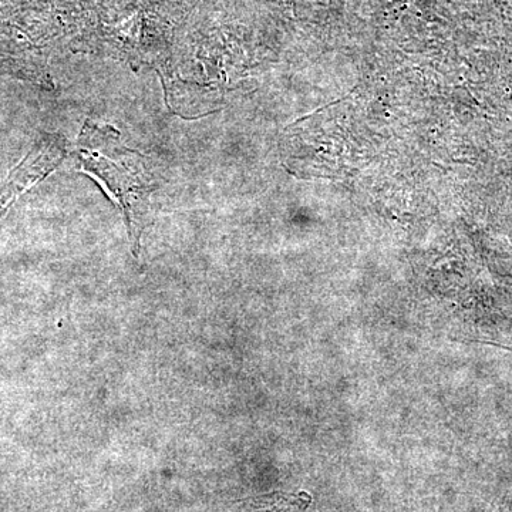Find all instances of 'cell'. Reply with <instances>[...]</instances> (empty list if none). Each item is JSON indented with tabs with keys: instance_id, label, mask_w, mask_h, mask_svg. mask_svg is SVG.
<instances>
[{
	"instance_id": "7a4b0ae2",
	"label": "cell",
	"mask_w": 512,
	"mask_h": 512,
	"mask_svg": "<svg viewBox=\"0 0 512 512\" xmlns=\"http://www.w3.org/2000/svg\"><path fill=\"white\" fill-rule=\"evenodd\" d=\"M64 157L62 140L56 137L43 138L10 173L8 181L0 188V218L12 207L23 192L28 191L37 181L45 178Z\"/></svg>"
},
{
	"instance_id": "6da1fadb",
	"label": "cell",
	"mask_w": 512,
	"mask_h": 512,
	"mask_svg": "<svg viewBox=\"0 0 512 512\" xmlns=\"http://www.w3.org/2000/svg\"><path fill=\"white\" fill-rule=\"evenodd\" d=\"M77 161L86 173L103 183L119 202L126 217L134 248L150 214L151 177L134 151L117 147V136L109 127L87 123L83 128Z\"/></svg>"
}]
</instances>
